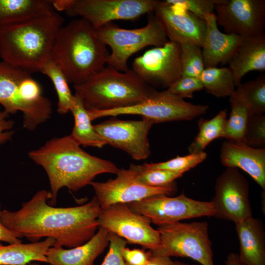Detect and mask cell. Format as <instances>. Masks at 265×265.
I'll list each match as a JSON object with an SVG mask.
<instances>
[{"instance_id":"6da1fadb","label":"cell","mask_w":265,"mask_h":265,"mask_svg":"<svg viewBox=\"0 0 265 265\" xmlns=\"http://www.w3.org/2000/svg\"><path fill=\"white\" fill-rule=\"evenodd\" d=\"M51 197L50 191L40 190L19 210H2L0 221L19 238L34 242L51 238L55 246L76 247L95 235L102 210L95 196L85 204L70 207L52 206L48 203Z\"/></svg>"},{"instance_id":"7a4b0ae2","label":"cell","mask_w":265,"mask_h":265,"mask_svg":"<svg viewBox=\"0 0 265 265\" xmlns=\"http://www.w3.org/2000/svg\"><path fill=\"white\" fill-rule=\"evenodd\" d=\"M28 155L46 172L51 187L50 204L53 205L62 188L77 191L90 185L97 175L116 174L119 170L112 162L84 151L70 135L53 138Z\"/></svg>"},{"instance_id":"3957f363","label":"cell","mask_w":265,"mask_h":265,"mask_svg":"<svg viewBox=\"0 0 265 265\" xmlns=\"http://www.w3.org/2000/svg\"><path fill=\"white\" fill-rule=\"evenodd\" d=\"M63 18L55 11L28 21L0 27V57L29 73L51 59Z\"/></svg>"},{"instance_id":"277c9868","label":"cell","mask_w":265,"mask_h":265,"mask_svg":"<svg viewBox=\"0 0 265 265\" xmlns=\"http://www.w3.org/2000/svg\"><path fill=\"white\" fill-rule=\"evenodd\" d=\"M106 45L87 21H71L59 29L51 59L60 69L69 83L81 84L107 64Z\"/></svg>"},{"instance_id":"5b68a950","label":"cell","mask_w":265,"mask_h":265,"mask_svg":"<svg viewBox=\"0 0 265 265\" xmlns=\"http://www.w3.org/2000/svg\"><path fill=\"white\" fill-rule=\"evenodd\" d=\"M75 93L88 110H108L136 105L155 89L132 70L117 71L105 66L83 83L74 85Z\"/></svg>"},{"instance_id":"8992f818","label":"cell","mask_w":265,"mask_h":265,"mask_svg":"<svg viewBox=\"0 0 265 265\" xmlns=\"http://www.w3.org/2000/svg\"><path fill=\"white\" fill-rule=\"evenodd\" d=\"M97 32L111 49L107 66L121 72L129 70L128 61L132 54L146 47L161 46L169 41L162 25L155 14H151L146 25L141 28L125 29L111 22Z\"/></svg>"},{"instance_id":"52a82bcc","label":"cell","mask_w":265,"mask_h":265,"mask_svg":"<svg viewBox=\"0 0 265 265\" xmlns=\"http://www.w3.org/2000/svg\"><path fill=\"white\" fill-rule=\"evenodd\" d=\"M158 246L151 251L162 256L187 257L202 265H214L208 222H176L159 226Z\"/></svg>"},{"instance_id":"ba28073f","label":"cell","mask_w":265,"mask_h":265,"mask_svg":"<svg viewBox=\"0 0 265 265\" xmlns=\"http://www.w3.org/2000/svg\"><path fill=\"white\" fill-rule=\"evenodd\" d=\"M206 105L193 104L185 101L167 89H156L144 101L133 106L108 110H91V121L106 116L120 115H139L154 123L191 120L205 114L209 109Z\"/></svg>"},{"instance_id":"9c48e42d","label":"cell","mask_w":265,"mask_h":265,"mask_svg":"<svg viewBox=\"0 0 265 265\" xmlns=\"http://www.w3.org/2000/svg\"><path fill=\"white\" fill-rule=\"evenodd\" d=\"M127 204L132 211L146 216L159 226L186 219L214 216L215 212L211 201L191 199L184 191L177 196L158 195Z\"/></svg>"},{"instance_id":"30bf717a","label":"cell","mask_w":265,"mask_h":265,"mask_svg":"<svg viewBox=\"0 0 265 265\" xmlns=\"http://www.w3.org/2000/svg\"><path fill=\"white\" fill-rule=\"evenodd\" d=\"M27 72L0 61V105L8 115L22 112L24 127L33 131L50 118L52 106L50 100L39 104H31L26 100L20 83Z\"/></svg>"},{"instance_id":"8fae6325","label":"cell","mask_w":265,"mask_h":265,"mask_svg":"<svg viewBox=\"0 0 265 265\" xmlns=\"http://www.w3.org/2000/svg\"><path fill=\"white\" fill-rule=\"evenodd\" d=\"M249 183L239 169L226 167L216 178L214 194L211 200L214 217L235 224L252 216Z\"/></svg>"},{"instance_id":"7c38bea8","label":"cell","mask_w":265,"mask_h":265,"mask_svg":"<svg viewBox=\"0 0 265 265\" xmlns=\"http://www.w3.org/2000/svg\"><path fill=\"white\" fill-rule=\"evenodd\" d=\"M99 227L152 251L159 243V234L146 216L132 211L127 204H116L102 209L98 218Z\"/></svg>"},{"instance_id":"4fadbf2b","label":"cell","mask_w":265,"mask_h":265,"mask_svg":"<svg viewBox=\"0 0 265 265\" xmlns=\"http://www.w3.org/2000/svg\"><path fill=\"white\" fill-rule=\"evenodd\" d=\"M156 0H71L66 10L96 30L116 20H133L154 12Z\"/></svg>"},{"instance_id":"5bb4252c","label":"cell","mask_w":265,"mask_h":265,"mask_svg":"<svg viewBox=\"0 0 265 265\" xmlns=\"http://www.w3.org/2000/svg\"><path fill=\"white\" fill-rule=\"evenodd\" d=\"M132 70L150 85L168 88L182 76L180 44L168 41L135 58Z\"/></svg>"},{"instance_id":"9a60e30c","label":"cell","mask_w":265,"mask_h":265,"mask_svg":"<svg viewBox=\"0 0 265 265\" xmlns=\"http://www.w3.org/2000/svg\"><path fill=\"white\" fill-rule=\"evenodd\" d=\"M214 10L226 33L244 38L264 33L265 0H219Z\"/></svg>"},{"instance_id":"2e32d148","label":"cell","mask_w":265,"mask_h":265,"mask_svg":"<svg viewBox=\"0 0 265 265\" xmlns=\"http://www.w3.org/2000/svg\"><path fill=\"white\" fill-rule=\"evenodd\" d=\"M154 124L152 120L144 118L141 120L112 118L95 125L94 127L106 144L120 149L139 160L150 155L148 135Z\"/></svg>"},{"instance_id":"e0dca14e","label":"cell","mask_w":265,"mask_h":265,"mask_svg":"<svg viewBox=\"0 0 265 265\" xmlns=\"http://www.w3.org/2000/svg\"><path fill=\"white\" fill-rule=\"evenodd\" d=\"M117 177L105 182H92V186L102 209L116 204H129L158 195H170L174 184L161 187L143 185L136 181L132 169H120Z\"/></svg>"},{"instance_id":"ac0fdd59","label":"cell","mask_w":265,"mask_h":265,"mask_svg":"<svg viewBox=\"0 0 265 265\" xmlns=\"http://www.w3.org/2000/svg\"><path fill=\"white\" fill-rule=\"evenodd\" d=\"M154 12L161 22L169 41L192 43L202 47L206 23L189 12L165 0H157Z\"/></svg>"},{"instance_id":"d6986e66","label":"cell","mask_w":265,"mask_h":265,"mask_svg":"<svg viewBox=\"0 0 265 265\" xmlns=\"http://www.w3.org/2000/svg\"><path fill=\"white\" fill-rule=\"evenodd\" d=\"M220 160L226 167L240 169L265 189V149L244 142L225 140L220 149Z\"/></svg>"},{"instance_id":"ffe728a7","label":"cell","mask_w":265,"mask_h":265,"mask_svg":"<svg viewBox=\"0 0 265 265\" xmlns=\"http://www.w3.org/2000/svg\"><path fill=\"white\" fill-rule=\"evenodd\" d=\"M204 20L206 31L201 49L205 68L217 67L219 63H228L242 37L221 32L214 13L206 14Z\"/></svg>"},{"instance_id":"44dd1931","label":"cell","mask_w":265,"mask_h":265,"mask_svg":"<svg viewBox=\"0 0 265 265\" xmlns=\"http://www.w3.org/2000/svg\"><path fill=\"white\" fill-rule=\"evenodd\" d=\"M109 244V232L99 227L95 235L85 243L64 249L53 246L47 251V263L51 265H94L95 259Z\"/></svg>"},{"instance_id":"7402d4cb","label":"cell","mask_w":265,"mask_h":265,"mask_svg":"<svg viewBox=\"0 0 265 265\" xmlns=\"http://www.w3.org/2000/svg\"><path fill=\"white\" fill-rule=\"evenodd\" d=\"M237 87L253 71H265V34L244 37L228 62Z\"/></svg>"},{"instance_id":"603a6c76","label":"cell","mask_w":265,"mask_h":265,"mask_svg":"<svg viewBox=\"0 0 265 265\" xmlns=\"http://www.w3.org/2000/svg\"><path fill=\"white\" fill-rule=\"evenodd\" d=\"M235 225L240 265H265V232L262 221L252 216Z\"/></svg>"},{"instance_id":"cb8c5ba5","label":"cell","mask_w":265,"mask_h":265,"mask_svg":"<svg viewBox=\"0 0 265 265\" xmlns=\"http://www.w3.org/2000/svg\"><path fill=\"white\" fill-rule=\"evenodd\" d=\"M53 11L51 0H0V27L21 24Z\"/></svg>"},{"instance_id":"d4e9b609","label":"cell","mask_w":265,"mask_h":265,"mask_svg":"<svg viewBox=\"0 0 265 265\" xmlns=\"http://www.w3.org/2000/svg\"><path fill=\"white\" fill-rule=\"evenodd\" d=\"M54 243L55 240L51 238L28 243L4 245L0 243V265H27L33 262L47 263V251Z\"/></svg>"},{"instance_id":"484cf974","label":"cell","mask_w":265,"mask_h":265,"mask_svg":"<svg viewBox=\"0 0 265 265\" xmlns=\"http://www.w3.org/2000/svg\"><path fill=\"white\" fill-rule=\"evenodd\" d=\"M74 95V102L70 111L74 118V125L70 135L80 146L103 148L106 145V142L92 124L88 111L80 98L76 94Z\"/></svg>"},{"instance_id":"4316f807","label":"cell","mask_w":265,"mask_h":265,"mask_svg":"<svg viewBox=\"0 0 265 265\" xmlns=\"http://www.w3.org/2000/svg\"><path fill=\"white\" fill-rule=\"evenodd\" d=\"M229 100L238 101L247 107L250 115L265 113V76L240 83L230 96Z\"/></svg>"},{"instance_id":"83f0119b","label":"cell","mask_w":265,"mask_h":265,"mask_svg":"<svg viewBox=\"0 0 265 265\" xmlns=\"http://www.w3.org/2000/svg\"><path fill=\"white\" fill-rule=\"evenodd\" d=\"M227 119L226 109L220 110L212 119L200 118L198 122L199 132L188 147L189 153L204 151L213 140L222 138Z\"/></svg>"},{"instance_id":"f1b7e54d","label":"cell","mask_w":265,"mask_h":265,"mask_svg":"<svg viewBox=\"0 0 265 265\" xmlns=\"http://www.w3.org/2000/svg\"><path fill=\"white\" fill-rule=\"evenodd\" d=\"M199 79L206 91L217 98L230 97L236 87L228 67L205 68Z\"/></svg>"},{"instance_id":"f546056e","label":"cell","mask_w":265,"mask_h":265,"mask_svg":"<svg viewBox=\"0 0 265 265\" xmlns=\"http://www.w3.org/2000/svg\"><path fill=\"white\" fill-rule=\"evenodd\" d=\"M40 72L48 76L53 84L58 98L57 112L61 114L70 112L74 102L75 95L72 93L69 82L62 71L50 59Z\"/></svg>"},{"instance_id":"4dcf8cb0","label":"cell","mask_w":265,"mask_h":265,"mask_svg":"<svg viewBox=\"0 0 265 265\" xmlns=\"http://www.w3.org/2000/svg\"><path fill=\"white\" fill-rule=\"evenodd\" d=\"M229 101L231 112L226 122L222 138L244 143L246 127L250 115L249 111L243 103L236 100Z\"/></svg>"},{"instance_id":"1f68e13d","label":"cell","mask_w":265,"mask_h":265,"mask_svg":"<svg viewBox=\"0 0 265 265\" xmlns=\"http://www.w3.org/2000/svg\"><path fill=\"white\" fill-rule=\"evenodd\" d=\"M135 178L139 183L149 186L161 187L171 185L184 173L162 169H147L141 165L131 164Z\"/></svg>"},{"instance_id":"d6a6232c","label":"cell","mask_w":265,"mask_h":265,"mask_svg":"<svg viewBox=\"0 0 265 265\" xmlns=\"http://www.w3.org/2000/svg\"><path fill=\"white\" fill-rule=\"evenodd\" d=\"M182 76L199 78L205 69L201 47L192 43L180 44Z\"/></svg>"},{"instance_id":"836d02e7","label":"cell","mask_w":265,"mask_h":265,"mask_svg":"<svg viewBox=\"0 0 265 265\" xmlns=\"http://www.w3.org/2000/svg\"><path fill=\"white\" fill-rule=\"evenodd\" d=\"M207 157V153L202 151L184 156H178L166 161L144 163L141 165L147 169H162L184 173L201 163Z\"/></svg>"},{"instance_id":"e575fe53","label":"cell","mask_w":265,"mask_h":265,"mask_svg":"<svg viewBox=\"0 0 265 265\" xmlns=\"http://www.w3.org/2000/svg\"><path fill=\"white\" fill-rule=\"evenodd\" d=\"M244 143L251 147L263 148L265 145V115L249 116L247 123Z\"/></svg>"},{"instance_id":"d590c367","label":"cell","mask_w":265,"mask_h":265,"mask_svg":"<svg viewBox=\"0 0 265 265\" xmlns=\"http://www.w3.org/2000/svg\"><path fill=\"white\" fill-rule=\"evenodd\" d=\"M203 89V86L199 78L182 76L167 90L172 94L184 100L185 98H193L195 92Z\"/></svg>"},{"instance_id":"8d00e7d4","label":"cell","mask_w":265,"mask_h":265,"mask_svg":"<svg viewBox=\"0 0 265 265\" xmlns=\"http://www.w3.org/2000/svg\"><path fill=\"white\" fill-rule=\"evenodd\" d=\"M172 4L181 7L199 18L204 20L206 14L214 13L215 5L219 0H166Z\"/></svg>"},{"instance_id":"74e56055","label":"cell","mask_w":265,"mask_h":265,"mask_svg":"<svg viewBox=\"0 0 265 265\" xmlns=\"http://www.w3.org/2000/svg\"><path fill=\"white\" fill-rule=\"evenodd\" d=\"M127 243L125 239L109 232V250L100 265H128L122 255V250Z\"/></svg>"},{"instance_id":"f35d334b","label":"cell","mask_w":265,"mask_h":265,"mask_svg":"<svg viewBox=\"0 0 265 265\" xmlns=\"http://www.w3.org/2000/svg\"><path fill=\"white\" fill-rule=\"evenodd\" d=\"M151 251L146 252L142 249H131L126 247L122 250V255L128 265H144L151 255Z\"/></svg>"},{"instance_id":"ab89813d","label":"cell","mask_w":265,"mask_h":265,"mask_svg":"<svg viewBox=\"0 0 265 265\" xmlns=\"http://www.w3.org/2000/svg\"><path fill=\"white\" fill-rule=\"evenodd\" d=\"M9 115L0 109V145L11 140L14 132L12 128L14 123L8 119Z\"/></svg>"},{"instance_id":"60d3db41","label":"cell","mask_w":265,"mask_h":265,"mask_svg":"<svg viewBox=\"0 0 265 265\" xmlns=\"http://www.w3.org/2000/svg\"><path fill=\"white\" fill-rule=\"evenodd\" d=\"M0 204V214L1 211ZM0 241H3L9 244L20 243L22 241L18 238L16 235L9 229L6 228L1 222L0 219Z\"/></svg>"},{"instance_id":"b9f144b4","label":"cell","mask_w":265,"mask_h":265,"mask_svg":"<svg viewBox=\"0 0 265 265\" xmlns=\"http://www.w3.org/2000/svg\"><path fill=\"white\" fill-rule=\"evenodd\" d=\"M172 263L173 261L170 257L152 252L147 262L144 265H172Z\"/></svg>"},{"instance_id":"7bdbcfd3","label":"cell","mask_w":265,"mask_h":265,"mask_svg":"<svg viewBox=\"0 0 265 265\" xmlns=\"http://www.w3.org/2000/svg\"><path fill=\"white\" fill-rule=\"evenodd\" d=\"M225 265H240L238 254L234 253L229 254L225 261Z\"/></svg>"},{"instance_id":"ee69618b","label":"cell","mask_w":265,"mask_h":265,"mask_svg":"<svg viewBox=\"0 0 265 265\" xmlns=\"http://www.w3.org/2000/svg\"><path fill=\"white\" fill-rule=\"evenodd\" d=\"M172 265H189L179 261H173Z\"/></svg>"},{"instance_id":"f6af8a7d","label":"cell","mask_w":265,"mask_h":265,"mask_svg":"<svg viewBox=\"0 0 265 265\" xmlns=\"http://www.w3.org/2000/svg\"><path fill=\"white\" fill-rule=\"evenodd\" d=\"M27 265H40L39 264H38V263L32 262V263H30V264H29Z\"/></svg>"}]
</instances>
